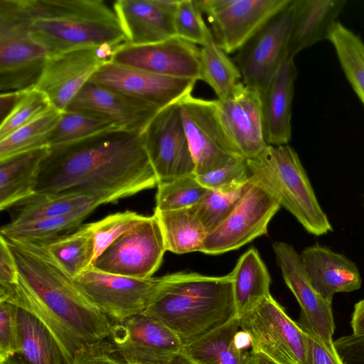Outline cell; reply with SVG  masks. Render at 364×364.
Masks as SVG:
<instances>
[{
  "mask_svg": "<svg viewBox=\"0 0 364 364\" xmlns=\"http://www.w3.org/2000/svg\"><path fill=\"white\" fill-rule=\"evenodd\" d=\"M41 243L58 265L73 279L93 263L95 244L90 223L68 235Z\"/></svg>",
  "mask_w": 364,
  "mask_h": 364,
  "instance_id": "obj_32",
  "label": "cell"
},
{
  "mask_svg": "<svg viewBox=\"0 0 364 364\" xmlns=\"http://www.w3.org/2000/svg\"><path fill=\"white\" fill-rule=\"evenodd\" d=\"M238 318L251 349L279 364H309L305 332L272 295Z\"/></svg>",
  "mask_w": 364,
  "mask_h": 364,
  "instance_id": "obj_7",
  "label": "cell"
},
{
  "mask_svg": "<svg viewBox=\"0 0 364 364\" xmlns=\"http://www.w3.org/2000/svg\"><path fill=\"white\" fill-rule=\"evenodd\" d=\"M250 183L249 181L232 191L208 189L200 200L193 205L208 234L215 230L229 217L247 191Z\"/></svg>",
  "mask_w": 364,
  "mask_h": 364,
  "instance_id": "obj_38",
  "label": "cell"
},
{
  "mask_svg": "<svg viewBox=\"0 0 364 364\" xmlns=\"http://www.w3.org/2000/svg\"><path fill=\"white\" fill-rule=\"evenodd\" d=\"M208 191L198 182L196 173L160 183L157 186L154 210L164 211L193 206Z\"/></svg>",
  "mask_w": 364,
  "mask_h": 364,
  "instance_id": "obj_39",
  "label": "cell"
},
{
  "mask_svg": "<svg viewBox=\"0 0 364 364\" xmlns=\"http://www.w3.org/2000/svg\"><path fill=\"white\" fill-rule=\"evenodd\" d=\"M346 4L343 0H298L287 47V58L327 38Z\"/></svg>",
  "mask_w": 364,
  "mask_h": 364,
  "instance_id": "obj_27",
  "label": "cell"
},
{
  "mask_svg": "<svg viewBox=\"0 0 364 364\" xmlns=\"http://www.w3.org/2000/svg\"><path fill=\"white\" fill-rule=\"evenodd\" d=\"M160 109L90 81L66 109L98 117L117 129L136 132H141Z\"/></svg>",
  "mask_w": 364,
  "mask_h": 364,
  "instance_id": "obj_20",
  "label": "cell"
},
{
  "mask_svg": "<svg viewBox=\"0 0 364 364\" xmlns=\"http://www.w3.org/2000/svg\"><path fill=\"white\" fill-rule=\"evenodd\" d=\"M48 147H43L0 161V210L17 205L36 194L41 163Z\"/></svg>",
  "mask_w": 364,
  "mask_h": 364,
  "instance_id": "obj_28",
  "label": "cell"
},
{
  "mask_svg": "<svg viewBox=\"0 0 364 364\" xmlns=\"http://www.w3.org/2000/svg\"><path fill=\"white\" fill-rule=\"evenodd\" d=\"M291 0H234L209 17L215 43L227 54L237 51Z\"/></svg>",
  "mask_w": 364,
  "mask_h": 364,
  "instance_id": "obj_21",
  "label": "cell"
},
{
  "mask_svg": "<svg viewBox=\"0 0 364 364\" xmlns=\"http://www.w3.org/2000/svg\"><path fill=\"white\" fill-rule=\"evenodd\" d=\"M198 182L208 189L232 191L249 182L247 161L236 157L223 167L201 175Z\"/></svg>",
  "mask_w": 364,
  "mask_h": 364,
  "instance_id": "obj_43",
  "label": "cell"
},
{
  "mask_svg": "<svg viewBox=\"0 0 364 364\" xmlns=\"http://www.w3.org/2000/svg\"><path fill=\"white\" fill-rule=\"evenodd\" d=\"M193 364H194V363H193Z\"/></svg>",
  "mask_w": 364,
  "mask_h": 364,
  "instance_id": "obj_54",
  "label": "cell"
},
{
  "mask_svg": "<svg viewBox=\"0 0 364 364\" xmlns=\"http://www.w3.org/2000/svg\"><path fill=\"white\" fill-rule=\"evenodd\" d=\"M146 216L126 210L109 215L90 223L93 232L94 261L122 235L145 219ZM93 261V262H94Z\"/></svg>",
  "mask_w": 364,
  "mask_h": 364,
  "instance_id": "obj_41",
  "label": "cell"
},
{
  "mask_svg": "<svg viewBox=\"0 0 364 364\" xmlns=\"http://www.w3.org/2000/svg\"><path fill=\"white\" fill-rule=\"evenodd\" d=\"M230 273L237 318L252 310L271 295L270 274L255 247L240 257Z\"/></svg>",
  "mask_w": 364,
  "mask_h": 364,
  "instance_id": "obj_29",
  "label": "cell"
},
{
  "mask_svg": "<svg viewBox=\"0 0 364 364\" xmlns=\"http://www.w3.org/2000/svg\"><path fill=\"white\" fill-rule=\"evenodd\" d=\"M326 40L332 44L347 80L364 106V41L339 21L333 25Z\"/></svg>",
  "mask_w": 364,
  "mask_h": 364,
  "instance_id": "obj_33",
  "label": "cell"
},
{
  "mask_svg": "<svg viewBox=\"0 0 364 364\" xmlns=\"http://www.w3.org/2000/svg\"><path fill=\"white\" fill-rule=\"evenodd\" d=\"M53 107L48 97L36 87L22 91L9 115L0 124V140Z\"/></svg>",
  "mask_w": 364,
  "mask_h": 364,
  "instance_id": "obj_40",
  "label": "cell"
},
{
  "mask_svg": "<svg viewBox=\"0 0 364 364\" xmlns=\"http://www.w3.org/2000/svg\"><path fill=\"white\" fill-rule=\"evenodd\" d=\"M18 282L16 261L6 240L0 235V287H10Z\"/></svg>",
  "mask_w": 364,
  "mask_h": 364,
  "instance_id": "obj_47",
  "label": "cell"
},
{
  "mask_svg": "<svg viewBox=\"0 0 364 364\" xmlns=\"http://www.w3.org/2000/svg\"><path fill=\"white\" fill-rule=\"evenodd\" d=\"M247 364H279L264 353L250 349Z\"/></svg>",
  "mask_w": 364,
  "mask_h": 364,
  "instance_id": "obj_52",
  "label": "cell"
},
{
  "mask_svg": "<svg viewBox=\"0 0 364 364\" xmlns=\"http://www.w3.org/2000/svg\"><path fill=\"white\" fill-rule=\"evenodd\" d=\"M272 247L284 282L301 307L298 325L316 335L333 353H337L332 336L335 331L331 302L311 285L301 263L300 255L289 244L275 242Z\"/></svg>",
  "mask_w": 364,
  "mask_h": 364,
  "instance_id": "obj_16",
  "label": "cell"
},
{
  "mask_svg": "<svg viewBox=\"0 0 364 364\" xmlns=\"http://www.w3.org/2000/svg\"><path fill=\"white\" fill-rule=\"evenodd\" d=\"M166 251L175 254L200 252L207 232L193 206L171 210H154Z\"/></svg>",
  "mask_w": 364,
  "mask_h": 364,
  "instance_id": "obj_30",
  "label": "cell"
},
{
  "mask_svg": "<svg viewBox=\"0 0 364 364\" xmlns=\"http://www.w3.org/2000/svg\"><path fill=\"white\" fill-rule=\"evenodd\" d=\"M117 129L112 124L98 117L80 112L65 110L61 112L48 138V147L69 144Z\"/></svg>",
  "mask_w": 364,
  "mask_h": 364,
  "instance_id": "obj_37",
  "label": "cell"
},
{
  "mask_svg": "<svg viewBox=\"0 0 364 364\" xmlns=\"http://www.w3.org/2000/svg\"><path fill=\"white\" fill-rule=\"evenodd\" d=\"M115 49L89 47L49 55L36 87L63 112Z\"/></svg>",
  "mask_w": 364,
  "mask_h": 364,
  "instance_id": "obj_14",
  "label": "cell"
},
{
  "mask_svg": "<svg viewBox=\"0 0 364 364\" xmlns=\"http://www.w3.org/2000/svg\"><path fill=\"white\" fill-rule=\"evenodd\" d=\"M247 161L249 181L265 189L308 232L318 236L332 231L293 148L269 145L257 158Z\"/></svg>",
  "mask_w": 364,
  "mask_h": 364,
  "instance_id": "obj_5",
  "label": "cell"
},
{
  "mask_svg": "<svg viewBox=\"0 0 364 364\" xmlns=\"http://www.w3.org/2000/svg\"><path fill=\"white\" fill-rule=\"evenodd\" d=\"M102 205L99 200L80 193L35 194L17 205L19 208L14 223L54 218L73 213L92 205Z\"/></svg>",
  "mask_w": 364,
  "mask_h": 364,
  "instance_id": "obj_34",
  "label": "cell"
},
{
  "mask_svg": "<svg viewBox=\"0 0 364 364\" xmlns=\"http://www.w3.org/2000/svg\"><path fill=\"white\" fill-rule=\"evenodd\" d=\"M18 347L1 364H72L49 328L36 316L18 307Z\"/></svg>",
  "mask_w": 364,
  "mask_h": 364,
  "instance_id": "obj_25",
  "label": "cell"
},
{
  "mask_svg": "<svg viewBox=\"0 0 364 364\" xmlns=\"http://www.w3.org/2000/svg\"><path fill=\"white\" fill-rule=\"evenodd\" d=\"M17 309L11 303L0 301V364L18 347Z\"/></svg>",
  "mask_w": 364,
  "mask_h": 364,
  "instance_id": "obj_44",
  "label": "cell"
},
{
  "mask_svg": "<svg viewBox=\"0 0 364 364\" xmlns=\"http://www.w3.org/2000/svg\"><path fill=\"white\" fill-rule=\"evenodd\" d=\"M300 257L311 285L330 302L336 293L350 292L361 287L358 268L342 254L315 245L306 247Z\"/></svg>",
  "mask_w": 364,
  "mask_h": 364,
  "instance_id": "obj_24",
  "label": "cell"
},
{
  "mask_svg": "<svg viewBox=\"0 0 364 364\" xmlns=\"http://www.w3.org/2000/svg\"><path fill=\"white\" fill-rule=\"evenodd\" d=\"M302 330L306 333L309 364H343L338 353H332L316 335Z\"/></svg>",
  "mask_w": 364,
  "mask_h": 364,
  "instance_id": "obj_48",
  "label": "cell"
},
{
  "mask_svg": "<svg viewBox=\"0 0 364 364\" xmlns=\"http://www.w3.org/2000/svg\"><path fill=\"white\" fill-rule=\"evenodd\" d=\"M73 364H129L108 338L85 345L77 354Z\"/></svg>",
  "mask_w": 364,
  "mask_h": 364,
  "instance_id": "obj_45",
  "label": "cell"
},
{
  "mask_svg": "<svg viewBox=\"0 0 364 364\" xmlns=\"http://www.w3.org/2000/svg\"><path fill=\"white\" fill-rule=\"evenodd\" d=\"M158 184L141 132L117 129L48 148L36 191L80 193L107 204Z\"/></svg>",
  "mask_w": 364,
  "mask_h": 364,
  "instance_id": "obj_1",
  "label": "cell"
},
{
  "mask_svg": "<svg viewBox=\"0 0 364 364\" xmlns=\"http://www.w3.org/2000/svg\"><path fill=\"white\" fill-rule=\"evenodd\" d=\"M164 364H193V363L181 353Z\"/></svg>",
  "mask_w": 364,
  "mask_h": 364,
  "instance_id": "obj_53",
  "label": "cell"
},
{
  "mask_svg": "<svg viewBox=\"0 0 364 364\" xmlns=\"http://www.w3.org/2000/svg\"><path fill=\"white\" fill-rule=\"evenodd\" d=\"M333 344L343 364H364V333L340 337Z\"/></svg>",
  "mask_w": 364,
  "mask_h": 364,
  "instance_id": "obj_46",
  "label": "cell"
},
{
  "mask_svg": "<svg viewBox=\"0 0 364 364\" xmlns=\"http://www.w3.org/2000/svg\"><path fill=\"white\" fill-rule=\"evenodd\" d=\"M90 82L162 109L191 95L197 80L162 76L107 60Z\"/></svg>",
  "mask_w": 364,
  "mask_h": 364,
  "instance_id": "obj_17",
  "label": "cell"
},
{
  "mask_svg": "<svg viewBox=\"0 0 364 364\" xmlns=\"http://www.w3.org/2000/svg\"><path fill=\"white\" fill-rule=\"evenodd\" d=\"M297 4L298 0H291L237 51L235 61L243 83L260 94L287 58Z\"/></svg>",
  "mask_w": 364,
  "mask_h": 364,
  "instance_id": "obj_8",
  "label": "cell"
},
{
  "mask_svg": "<svg viewBox=\"0 0 364 364\" xmlns=\"http://www.w3.org/2000/svg\"><path fill=\"white\" fill-rule=\"evenodd\" d=\"M61 112L52 107L30 123L0 140V161L29 151L48 147V138Z\"/></svg>",
  "mask_w": 364,
  "mask_h": 364,
  "instance_id": "obj_36",
  "label": "cell"
},
{
  "mask_svg": "<svg viewBox=\"0 0 364 364\" xmlns=\"http://www.w3.org/2000/svg\"><path fill=\"white\" fill-rule=\"evenodd\" d=\"M183 129L195 164L201 175L242 157L227 136L218 115L216 100L188 95L178 102Z\"/></svg>",
  "mask_w": 364,
  "mask_h": 364,
  "instance_id": "obj_9",
  "label": "cell"
},
{
  "mask_svg": "<svg viewBox=\"0 0 364 364\" xmlns=\"http://www.w3.org/2000/svg\"><path fill=\"white\" fill-rule=\"evenodd\" d=\"M97 207L92 205L70 214L22 223L10 222L1 227L0 235L7 239L46 242L77 230Z\"/></svg>",
  "mask_w": 364,
  "mask_h": 364,
  "instance_id": "obj_31",
  "label": "cell"
},
{
  "mask_svg": "<svg viewBox=\"0 0 364 364\" xmlns=\"http://www.w3.org/2000/svg\"><path fill=\"white\" fill-rule=\"evenodd\" d=\"M202 14L208 18L213 16L231 5L234 0H196Z\"/></svg>",
  "mask_w": 364,
  "mask_h": 364,
  "instance_id": "obj_49",
  "label": "cell"
},
{
  "mask_svg": "<svg viewBox=\"0 0 364 364\" xmlns=\"http://www.w3.org/2000/svg\"><path fill=\"white\" fill-rule=\"evenodd\" d=\"M219 120L240 156L251 160L269 146L264 137L261 94L240 82L232 95L216 100Z\"/></svg>",
  "mask_w": 364,
  "mask_h": 364,
  "instance_id": "obj_19",
  "label": "cell"
},
{
  "mask_svg": "<svg viewBox=\"0 0 364 364\" xmlns=\"http://www.w3.org/2000/svg\"><path fill=\"white\" fill-rule=\"evenodd\" d=\"M166 251L159 222L153 214L112 242L92 266L113 274L146 279L158 270Z\"/></svg>",
  "mask_w": 364,
  "mask_h": 364,
  "instance_id": "obj_10",
  "label": "cell"
},
{
  "mask_svg": "<svg viewBox=\"0 0 364 364\" xmlns=\"http://www.w3.org/2000/svg\"><path fill=\"white\" fill-rule=\"evenodd\" d=\"M350 326L353 334L364 333V299L355 304Z\"/></svg>",
  "mask_w": 364,
  "mask_h": 364,
  "instance_id": "obj_51",
  "label": "cell"
},
{
  "mask_svg": "<svg viewBox=\"0 0 364 364\" xmlns=\"http://www.w3.org/2000/svg\"><path fill=\"white\" fill-rule=\"evenodd\" d=\"M164 279H138L100 271L92 264L73 279L80 291L113 323L142 313Z\"/></svg>",
  "mask_w": 364,
  "mask_h": 364,
  "instance_id": "obj_11",
  "label": "cell"
},
{
  "mask_svg": "<svg viewBox=\"0 0 364 364\" xmlns=\"http://www.w3.org/2000/svg\"><path fill=\"white\" fill-rule=\"evenodd\" d=\"M109 339L129 364H164L183 348L173 331L144 312L113 323Z\"/></svg>",
  "mask_w": 364,
  "mask_h": 364,
  "instance_id": "obj_15",
  "label": "cell"
},
{
  "mask_svg": "<svg viewBox=\"0 0 364 364\" xmlns=\"http://www.w3.org/2000/svg\"><path fill=\"white\" fill-rule=\"evenodd\" d=\"M297 70L286 58L261 94L264 137L271 146L288 144L291 138V105Z\"/></svg>",
  "mask_w": 364,
  "mask_h": 364,
  "instance_id": "obj_23",
  "label": "cell"
},
{
  "mask_svg": "<svg viewBox=\"0 0 364 364\" xmlns=\"http://www.w3.org/2000/svg\"><path fill=\"white\" fill-rule=\"evenodd\" d=\"M141 134L159 183L195 173L178 102L161 109Z\"/></svg>",
  "mask_w": 364,
  "mask_h": 364,
  "instance_id": "obj_12",
  "label": "cell"
},
{
  "mask_svg": "<svg viewBox=\"0 0 364 364\" xmlns=\"http://www.w3.org/2000/svg\"><path fill=\"white\" fill-rule=\"evenodd\" d=\"M144 313L173 331L183 346L189 345L237 317L232 274L165 275Z\"/></svg>",
  "mask_w": 364,
  "mask_h": 364,
  "instance_id": "obj_3",
  "label": "cell"
},
{
  "mask_svg": "<svg viewBox=\"0 0 364 364\" xmlns=\"http://www.w3.org/2000/svg\"><path fill=\"white\" fill-rule=\"evenodd\" d=\"M175 36L204 46L213 39L196 0H179L173 16Z\"/></svg>",
  "mask_w": 364,
  "mask_h": 364,
  "instance_id": "obj_42",
  "label": "cell"
},
{
  "mask_svg": "<svg viewBox=\"0 0 364 364\" xmlns=\"http://www.w3.org/2000/svg\"><path fill=\"white\" fill-rule=\"evenodd\" d=\"M32 36L49 55L127 43L113 9L102 0H26Z\"/></svg>",
  "mask_w": 364,
  "mask_h": 364,
  "instance_id": "obj_4",
  "label": "cell"
},
{
  "mask_svg": "<svg viewBox=\"0 0 364 364\" xmlns=\"http://www.w3.org/2000/svg\"><path fill=\"white\" fill-rule=\"evenodd\" d=\"M21 92H11L1 93L0 95V115L2 122L12 110L18 102Z\"/></svg>",
  "mask_w": 364,
  "mask_h": 364,
  "instance_id": "obj_50",
  "label": "cell"
},
{
  "mask_svg": "<svg viewBox=\"0 0 364 364\" xmlns=\"http://www.w3.org/2000/svg\"><path fill=\"white\" fill-rule=\"evenodd\" d=\"M5 239L17 265L18 282L0 301L39 318L72 364L85 345L110 336L113 322L80 291L41 242Z\"/></svg>",
  "mask_w": 364,
  "mask_h": 364,
  "instance_id": "obj_2",
  "label": "cell"
},
{
  "mask_svg": "<svg viewBox=\"0 0 364 364\" xmlns=\"http://www.w3.org/2000/svg\"><path fill=\"white\" fill-rule=\"evenodd\" d=\"M200 80L213 90L218 100H226L242 82V75L237 65L214 38L200 48Z\"/></svg>",
  "mask_w": 364,
  "mask_h": 364,
  "instance_id": "obj_35",
  "label": "cell"
},
{
  "mask_svg": "<svg viewBox=\"0 0 364 364\" xmlns=\"http://www.w3.org/2000/svg\"><path fill=\"white\" fill-rule=\"evenodd\" d=\"M109 60L162 76L201 78L200 48L176 36L146 45L125 43L114 50Z\"/></svg>",
  "mask_w": 364,
  "mask_h": 364,
  "instance_id": "obj_18",
  "label": "cell"
},
{
  "mask_svg": "<svg viewBox=\"0 0 364 364\" xmlns=\"http://www.w3.org/2000/svg\"><path fill=\"white\" fill-rule=\"evenodd\" d=\"M279 208V203L265 189L250 182L229 217L207 234L200 252L220 255L237 250L267 234L268 225Z\"/></svg>",
  "mask_w": 364,
  "mask_h": 364,
  "instance_id": "obj_13",
  "label": "cell"
},
{
  "mask_svg": "<svg viewBox=\"0 0 364 364\" xmlns=\"http://www.w3.org/2000/svg\"><path fill=\"white\" fill-rule=\"evenodd\" d=\"M250 341L240 329L237 317L183 346V353L194 364H247Z\"/></svg>",
  "mask_w": 364,
  "mask_h": 364,
  "instance_id": "obj_26",
  "label": "cell"
},
{
  "mask_svg": "<svg viewBox=\"0 0 364 364\" xmlns=\"http://www.w3.org/2000/svg\"><path fill=\"white\" fill-rule=\"evenodd\" d=\"M49 55L32 36L26 0H0V91L36 86Z\"/></svg>",
  "mask_w": 364,
  "mask_h": 364,
  "instance_id": "obj_6",
  "label": "cell"
},
{
  "mask_svg": "<svg viewBox=\"0 0 364 364\" xmlns=\"http://www.w3.org/2000/svg\"><path fill=\"white\" fill-rule=\"evenodd\" d=\"M179 0H117L112 8L127 43L146 45L175 36L173 16Z\"/></svg>",
  "mask_w": 364,
  "mask_h": 364,
  "instance_id": "obj_22",
  "label": "cell"
}]
</instances>
